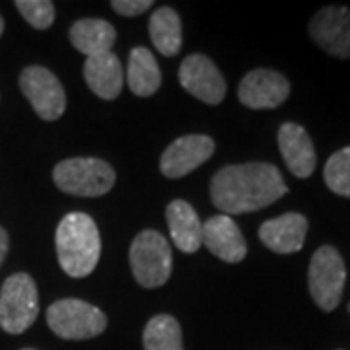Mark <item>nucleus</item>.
<instances>
[{"label":"nucleus","mask_w":350,"mask_h":350,"mask_svg":"<svg viewBox=\"0 0 350 350\" xmlns=\"http://www.w3.org/2000/svg\"><path fill=\"white\" fill-rule=\"evenodd\" d=\"M288 193L282 174L273 163L226 165L211 181V197L218 211L245 214L261 211Z\"/></svg>","instance_id":"1"},{"label":"nucleus","mask_w":350,"mask_h":350,"mask_svg":"<svg viewBox=\"0 0 350 350\" xmlns=\"http://www.w3.org/2000/svg\"><path fill=\"white\" fill-rule=\"evenodd\" d=\"M57 257L64 273L72 278H84L98 267L101 239L98 226L92 216L70 213L57 228Z\"/></svg>","instance_id":"2"},{"label":"nucleus","mask_w":350,"mask_h":350,"mask_svg":"<svg viewBox=\"0 0 350 350\" xmlns=\"http://www.w3.org/2000/svg\"><path fill=\"white\" fill-rule=\"evenodd\" d=\"M53 179L57 187L76 197H101L115 185V172L98 158H70L57 163Z\"/></svg>","instance_id":"3"},{"label":"nucleus","mask_w":350,"mask_h":350,"mask_svg":"<svg viewBox=\"0 0 350 350\" xmlns=\"http://www.w3.org/2000/svg\"><path fill=\"white\" fill-rule=\"evenodd\" d=\"M38 313L39 296L33 278L25 273L6 278L0 288V327L10 335H20L36 323Z\"/></svg>","instance_id":"4"},{"label":"nucleus","mask_w":350,"mask_h":350,"mask_svg":"<svg viewBox=\"0 0 350 350\" xmlns=\"http://www.w3.org/2000/svg\"><path fill=\"white\" fill-rule=\"evenodd\" d=\"M133 275L142 288H158L172 275V247L160 232H140L129 251Z\"/></svg>","instance_id":"5"},{"label":"nucleus","mask_w":350,"mask_h":350,"mask_svg":"<svg viewBox=\"0 0 350 350\" xmlns=\"http://www.w3.org/2000/svg\"><path fill=\"white\" fill-rule=\"evenodd\" d=\"M47 325L57 337L66 340H86L105 331L107 317L88 301L66 298L51 304L47 310Z\"/></svg>","instance_id":"6"},{"label":"nucleus","mask_w":350,"mask_h":350,"mask_svg":"<svg viewBox=\"0 0 350 350\" xmlns=\"http://www.w3.org/2000/svg\"><path fill=\"white\" fill-rule=\"evenodd\" d=\"M308 282H310V294L313 301L323 312L337 310L347 282V267L335 247L323 245L313 253Z\"/></svg>","instance_id":"7"},{"label":"nucleus","mask_w":350,"mask_h":350,"mask_svg":"<svg viewBox=\"0 0 350 350\" xmlns=\"http://www.w3.org/2000/svg\"><path fill=\"white\" fill-rule=\"evenodd\" d=\"M20 88L43 121H57L66 109L63 86L45 66H27L20 75Z\"/></svg>","instance_id":"8"},{"label":"nucleus","mask_w":350,"mask_h":350,"mask_svg":"<svg viewBox=\"0 0 350 350\" xmlns=\"http://www.w3.org/2000/svg\"><path fill=\"white\" fill-rule=\"evenodd\" d=\"M310 36L329 55L337 59H350V8H321L310 22Z\"/></svg>","instance_id":"9"},{"label":"nucleus","mask_w":350,"mask_h":350,"mask_svg":"<svg viewBox=\"0 0 350 350\" xmlns=\"http://www.w3.org/2000/svg\"><path fill=\"white\" fill-rule=\"evenodd\" d=\"M290 96V82L271 68H257L239 82L238 98L250 109H275Z\"/></svg>","instance_id":"10"},{"label":"nucleus","mask_w":350,"mask_h":350,"mask_svg":"<svg viewBox=\"0 0 350 350\" xmlns=\"http://www.w3.org/2000/svg\"><path fill=\"white\" fill-rule=\"evenodd\" d=\"M179 82L191 96L208 105H218L226 96V80L216 64L204 55H191L179 66Z\"/></svg>","instance_id":"11"},{"label":"nucleus","mask_w":350,"mask_h":350,"mask_svg":"<svg viewBox=\"0 0 350 350\" xmlns=\"http://www.w3.org/2000/svg\"><path fill=\"white\" fill-rule=\"evenodd\" d=\"M214 154L213 138L187 135L172 142L160 158V172L170 179H179L197 170Z\"/></svg>","instance_id":"12"},{"label":"nucleus","mask_w":350,"mask_h":350,"mask_svg":"<svg viewBox=\"0 0 350 350\" xmlns=\"http://www.w3.org/2000/svg\"><path fill=\"white\" fill-rule=\"evenodd\" d=\"M202 243L213 251L218 259L226 262L243 261L247 255V245H245L241 230L226 214L213 216L202 224Z\"/></svg>","instance_id":"13"},{"label":"nucleus","mask_w":350,"mask_h":350,"mask_svg":"<svg viewBox=\"0 0 350 350\" xmlns=\"http://www.w3.org/2000/svg\"><path fill=\"white\" fill-rule=\"evenodd\" d=\"M308 234V218L300 213H288L262 222L259 228V239L265 247L278 255L296 253L304 247Z\"/></svg>","instance_id":"14"},{"label":"nucleus","mask_w":350,"mask_h":350,"mask_svg":"<svg viewBox=\"0 0 350 350\" xmlns=\"http://www.w3.org/2000/svg\"><path fill=\"white\" fill-rule=\"evenodd\" d=\"M278 148L286 162L290 174L306 179L315 172L317 156L310 135L296 123H284L278 129Z\"/></svg>","instance_id":"15"},{"label":"nucleus","mask_w":350,"mask_h":350,"mask_svg":"<svg viewBox=\"0 0 350 350\" xmlns=\"http://www.w3.org/2000/svg\"><path fill=\"white\" fill-rule=\"evenodd\" d=\"M84 78H86L88 88L101 100L117 98L125 82L123 66L113 53L88 57L84 64Z\"/></svg>","instance_id":"16"},{"label":"nucleus","mask_w":350,"mask_h":350,"mask_svg":"<svg viewBox=\"0 0 350 350\" xmlns=\"http://www.w3.org/2000/svg\"><path fill=\"white\" fill-rule=\"evenodd\" d=\"M167 228L175 247L183 253H195L202 245V222L195 208L185 200H174L165 211Z\"/></svg>","instance_id":"17"},{"label":"nucleus","mask_w":350,"mask_h":350,"mask_svg":"<svg viewBox=\"0 0 350 350\" xmlns=\"http://www.w3.org/2000/svg\"><path fill=\"white\" fill-rule=\"evenodd\" d=\"M126 84L133 94L140 98H148L158 92L162 84V72L154 55L146 47H135L129 57Z\"/></svg>","instance_id":"18"},{"label":"nucleus","mask_w":350,"mask_h":350,"mask_svg":"<svg viewBox=\"0 0 350 350\" xmlns=\"http://www.w3.org/2000/svg\"><path fill=\"white\" fill-rule=\"evenodd\" d=\"M115 38H117L115 27L105 20L86 18V20H78L70 27L72 45L88 57L101 55V53H111Z\"/></svg>","instance_id":"19"},{"label":"nucleus","mask_w":350,"mask_h":350,"mask_svg":"<svg viewBox=\"0 0 350 350\" xmlns=\"http://www.w3.org/2000/svg\"><path fill=\"white\" fill-rule=\"evenodd\" d=\"M150 38L154 47L165 57H174L181 49V20L174 8H158L150 18Z\"/></svg>","instance_id":"20"},{"label":"nucleus","mask_w":350,"mask_h":350,"mask_svg":"<svg viewBox=\"0 0 350 350\" xmlns=\"http://www.w3.org/2000/svg\"><path fill=\"white\" fill-rule=\"evenodd\" d=\"M144 350H183L181 327L172 315H156L142 333Z\"/></svg>","instance_id":"21"},{"label":"nucleus","mask_w":350,"mask_h":350,"mask_svg":"<svg viewBox=\"0 0 350 350\" xmlns=\"http://www.w3.org/2000/svg\"><path fill=\"white\" fill-rule=\"evenodd\" d=\"M323 177L335 195L350 199V146L340 148L327 160Z\"/></svg>","instance_id":"22"},{"label":"nucleus","mask_w":350,"mask_h":350,"mask_svg":"<svg viewBox=\"0 0 350 350\" xmlns=\"http://www.w3.org/2000/svg\"><path fill=\"white\" fill-rule=\"evenodd\" d=\"M16 8L36 29H47L55 20V4L49 0H18Z\"/></svg>","instance_id":"23"},{"label":"nucleus","mask_w":350,"mask_h":350,"mask_svg":"<svg viewBox=\"0 0 350 350\" xmlns=\"http://www.w3.org/2000/svg\"><path fill=\"white\" fill-rule=\"evenodd\" d=\"M111 6L117 14L131 18V16L146 12L148 8L154 6V2L152 0H115V2H111Z\"/></svg>","instance_id":"24"},{"label":"nucleus","mask_w":350,"mask_h":350,"mask_svg":"<svg viewBox=\"0 0 350 350\" xmlns=\"http://www.w3.org/2000/svg\"><path fill=\"white\" fill-rule=\"evenodd\" d=\"M6 253H8V234L4 228H0V265L4 261Z\"/></svg>","instance_id":"25"},{"label":"nucleus","mask_w":350,"mask_h":350,"mask_svg":"<svg viewBox=\"0 0 350 350\" xmlns=\"http://www.w3.org/2000/svg\"><path fill=\"white\" fill-rule=\"evenodd\" d=\"M2 31H4V20H2V16H0V36H2Z\"/></svg>","instance_id":"26"},{"label":"nucleus","mask_w":350,"mask_h":350,"mask_svg":"<svg viewBox=\"0 0 350 350\" xmlns=\"http://www.w3.org/2000/svg\"><path fill=\"white\" fill-rule=\"evenodd\" d=\"M24 350H33V349H24Z\"/></svg>","instance_id":"27"}]
</instances>
